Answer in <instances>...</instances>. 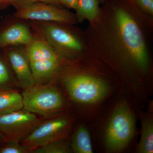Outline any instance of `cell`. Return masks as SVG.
Here are the masks:
<instances>
[{
  "label": "cell",
  "instance_id": "obj_11",
  "mask_svg": "<svg viewBox=\"0 0 153 153\" xmlns=\"http://www.w3.org/2000/svg\"><path fill=\"white\" fill-rule=\"evenodd\" d=\"M23 108L22 94L18 90L0 89V115Z\"/></svg>",
  "mask_w": 153,
  "mask_h": 153
},
{
  "label": "cell",
  "instance_id": "obj_5",
  "mask_svg": "<svg viewBox=\"0 0 153 153\" xmlns=\"http://www.w3.org/2000/svg\"><path fill=\"white\" fill-rule=\"evenodd\" d=\"M42 121L36 114L23 108L0 115V132L7 140L21 142Z\"/></svg>",
  "mask_w": 153,
  "mask_h": 153
},
{
  "label": "cell",
  "instance_id": "obj_8",
  "mask_svg": "<svg viewBox=\"0 0 153 153\" xmlns=\"http://www.w3.org/2000/svg\"><path fill=\"white\" fill-rule=\"evenodd\" d=\"M38 26L44 40L60 54H73L82 49L78 38L66 29L52 22H38Z\"/></svg>",
  "mask_w": 153,
  "mask_h": 153
},
{
  "label": "cell",
  "instance_id": "obj_13",
  "mask_svg": "<svg viewBox=\"0 0 153 153\" xmlns=\"http://www.w3.org/2000/svg\"><path fill=\"white\" fill-rule=\"evenodd\" d=\"M71 149L76 153H93L90 134L84 127H79L74 132L71 141Z\"/></svg>",
  "mask_w": 153,
  "mask_h": 153
},
{
  "label": "cell",
  "instance_id": "obj_21",
  "mask_svg": "<svg viewBox=\"0 0 153 153\" xmlns=\"http://www.w3.org/2000/svg\"><path fill=\"white\" fill-rule=\"evenodd\" d=\"M6 140H7L5 137L4 136V135L0 132V146L3 143H4Z\"/></svg>",
  "mask_w": 153,
  "mask_h": 153
},
{
  "label": "cell",
  "instance_id": "obj_18",
  "mask_svg": "<svg viewBox=\"0 0 153 153\" xmlns=\"http://www.w3.org/2000/svg\"><path fill=\"white\" fill-rule=\"evenodd\" d=\"M31 152L29 148L15 140H7L0 146V153H27Z\"/></svg>",
  "mask_w": 153,
  "mask_h": 153
},
{
  "label": "cell",
  "instance_id": "obj_7",
  "mask_svg": "<svg viewBox=\"0 0 153 153\" xmlns=\"http://www.w3.org/2000/svg\"><path fill=\"white\" fill-rule=\"evenodd\" d=\"M17 19L42 22H58L71 24L74 18L69 12L47 3L36 2L17 9Z\"/></svg>",
  "mask_w": 153,
  "mask_h": 153
},
{
  "label": "cell",
  "instance_id": "obj_14",
  "mask_svg": "<svg viewBox=\"0 0 153 153\" xmlns=\"http://www.w3.org/2000/svg\"><path fill=\"white\" fill-rule=\"evenodd\" d=\"M75 10L79 19L93 21L99 15L98 0H78Z\"/></svg>",
  "mask_w": 153,
  "mask_h": 153
},
{
  "label": "cell",
  "instance_id": "obj_1",
  "mask_svg": "<svg viewBox=\"0 0 153 153\" xmlns=\"http://www.w3.org/2000/svg\"><path fill=\"white\" fill-rule=\"evenodd\" d=\"M115 22L119 38L128 55L141 67L148 63V55L142 33L136 22L127 12L117 10Z\"/></svg>",
  "mask_w": 153,
  "mask_h": 153
},
{
  "label": "cell",
  "instance_id": "obj_2",
  "mask_svg": "<svg viewBox=\"0 0 153 153\" xmlns=\"http://www.w3.org/2000/svg\"><path fill=\"white\" fill-rule=\"evenodd\" d=\"M135 130V120L128 105L122 102L113 111L105 131V143L107 150L118 152L130 142Z\"/></svg>",
  "mask_w": 153,
  "mask_h": 153
},
{
  "label": "cell",
  "instance_id": "obj_12",
  "mask_svg": "<svg viewBox=\"0 0 153 153\" xmlns=\"http://www.w3.org/2000/svg\"><path fill=\"white\" fill-rule=\"evenodd\" d=\"M137 149L140 153L153 152V121L150 117L142 121L141 135Z\"/></svg>",
  "mask_w": 153,
  "mask_h": 153
},
{
  "label": "cell",
  "instance_id": "obj_10",
  "mask_svg": "<svg viewBox=\"0 0 153 153\" xmlns=\"http://www.w3.org/2000/svg\"><path fill=\"white\" fill-rule=\"evenodd\" d=\"M33 39L27 26L20 23L14 24L0 33V48L4 49L19 45L27 46Z\"/></svg>",
  "mask_w": 153,
  "mask_h": 153
},
{
  "label": "cell",
  "instance_id": "obj_22",
  "mask_svg": "<svg viewBox=\"0 0 153 153\" xmlns=\"http://www.w3.org/2000/svg\"><path fill=\"white\" fill-rule=\"evenodd\" d=\"M2 1V0H0V1Z\"/></svg>",
  "mask_w": 153,
  "mask_h": 153
},
{
  "label": "cell",
  "instance_id": "obj_3",
  "mask_svg": "<svg viewBox=\"0 0 153 153\" xmlns=\"http://www.w3.org/2000/svg\"><path fill=\"white\" fill-rule=\"evenodd\" d=\"M23 109L44 117H52L64 106L63 97L53 85L36 83L22 94Z\"/></svg>",
  "mask_w": 153,
  "mask_h": 153
},
{
  "label": "cell",
  "instance_id": "obj_9",
  "mask_svg": "<svg viewBox=\"0 0 153 153\" xmlns=\"http://www.w3.org/2000/svg\"><path fill=\"white\" fill-rule=\"evenodd\" d=\"M7 56L20 87L26 89L36 84L25 51L8 47Z\"/></svg>",
  "mask_w": 153,
  "mask_h": 153
},
{
  "label": "cell",
  "instance_id": "obj_16",
  "mask_svg": "<svg viewBox=\"0 0 153 153\" xmlns=\"http://www.w3.org/2000/svg\"><path fill=\"white\" fill-rule=\"evenodd\" d=\"M70 148L63 139L57 140L40 147L32 151L34 153H66L70 152Z\"/></svg>",
  "mask_w": 153,
  "mask_h": 153
},
{
  "label": "cell",
  "instance_id": "obj_4",
  "mask_svg": "<svg viewBox=\"0 0 153 153\" xmlns=\"http://www.w3.org/2000/svg\"><path fill=\"white\" fill-rule=\"evenodd\" d=\"M63 83L71 98L83 104L98 102L108 91V87L104 81L87 74L68 75L63 79Z\"/></svg>",
  "mask_w": 153,
  "mask_h": 153
},
{
  "label": "cell",
  "instance_id": "obj_6",
  "mask_svg": "<svg viewBox=\"0 0 153 153\" xmlns=\"http://www.w3.org/2000/svg\"><path fill=\"white\" fill-rule=\"evenodd\" d=\"M70 124L66 117H57L42 121L22 140V144L30 149L31 152L38 148L63 139Z\"/></svg>",
  "mask_w": 153,
  "mask_h": 153
},
{
  "label": "cell",
  "instance_id": "obj_20",
  "mask_svg": "<svg viewBox=\"0 0 153 153\" xmlns=\"http://www.w3.org/2000/svg\"><path fill=\"white\" fill-rule=\"evenodd\" d=\"M62 4L70 8L76 10L78 0H60Z\"/></svg>",
  "mask_w": 153,
  "mask_h": 153
},
{
  "label": "cell",
  "instance_id": "obj_17",
  "mask_svg": "<svg viewBox=\"0 0 153 153\" xmlns=\"http://www.w3.org/2000/svg\"><path fill=\"white\" fill-rule=\"evenodd\" d=\"M38 2L47 3L54 5L62 4L60 0H2L0 1V9L9 6H14L18 9L27 5Z\"/></svg>",
  "mask_w": 153,
  "mask_h": 153
},
{
  "label": "cell",
  "instance_id": "obj_19",
  "mask_svg": "<svg viewBox=\"0 0 153 153\" xmlns=\"http://www.w3.org/2000/svg\"><path fill=\"white\" fill-rule=\"evenodd\" d=\"M137 4L146 13L153 15V0H136Z\"/></svg>",
  "mask_w": 153,
  "mask_h": 153
},
{
  "label": "cell",
  "instance_id": "obj_15",
  "mask_svg": "<svg viewBox=\"0 0 153 153\" xmlns=\"http://www.w3.org/2000/svg\"><path fill=\"white\" fill-rule=\"evenodd\" d=\"M20 87L5 60L0 56V89H16Z\"/></svg>",
  "mask_w": 153,
  "mask_h": 153
}]
</instances>
